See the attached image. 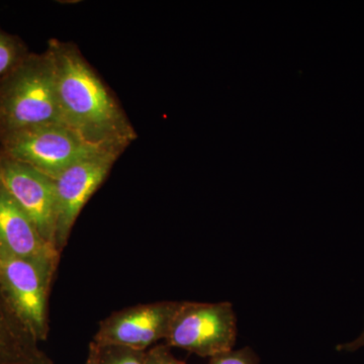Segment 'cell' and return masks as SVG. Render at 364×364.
<instances>
[{
  "mask_svg": "<svg viewBox=\"0 0 364 364\" xmlns=\"http://www.w3.org/2000/svg\"><path fill=\"white\" fill-rule=\"evenodd\" d=\"M47 50L54 62L62 123L90 145L124 152L138 135L111 88L77 45L52 39Z\"/></svg>",
  "mask_w": 364,
  "mask_h": 364,
  "instance_id": "cell-1",
  "label": "cell"
},
{
  "mask_svg": "<svg viewBox=\"0 0 364 364\" xmlns=\"http://www.w3.org/2000/svg\"><path fill=\"white\" fill-rule=\"evenodd\" d=\"M236 314L229 301H182L172 321L166 344L202 358H214L234 349Z\"/></svg>",
  "mask_w": 364,
  "mask_h": 364,
  "instance_id": "cell-4",
  "label": "cell"
},
{
  "mask_svg": "<svg viewBox=\"0 0 364 364\" xmlns=\"http://www.w3.org/2000/svg\"><path fill=\"white\" fill-rule=\"evenodd\" d=\"M0 181L32 220L44 240L57 249L54 179L0 152Z\"/></svg>",
  "mask_w": 364,
  "mask_h": 364,
  "instance_id": "cell-8",
  "label": "cell"
},
{
  "mask_svg": "<svg viewBox=\"0 0 364 364\" xmlns=\"http://www.w3.org/2000/svg\"><path fill=\"white\" fill-rule=\"evenodd\" d=\"M40 343L0 282V364H54Z\"/></svg>",
  "mask_w": 364,
  "mask_h": 364,
  "instance_id": "cell-10",
  "label": "cell"
},
{
  "mask_svg": "<svg viewBox=\"0 0 364 364\" xmlns=\"http://www.w3.org/2000/svg\"><path fill=\"white\" fill-rule=\"evenodd\" d=\"M100 151L104 149L90 145L64 124L26 129L0 139V152L53 179Z\"/></svg>",
  "mask_w": 364,
  "mask_h": 364,
  "instance_id": "cell-3",
  "label": "cell"
},
{
  "mask_svg": "<svg viewBox=\"0 0 364 364\" xmlns=\"http://www.w3.org/2000/svg\"><path fill=\"white\" fill-rule=\"evenodd\" d=\"M208 364H260L259 356L251 347L225 352L210 358Z\"/></svg>",
  "mask_w": 364,
  "mask_h": 364,
  "instance_id": "cell-13",
  "label": "cell"
},
{
  "mask_svg": "<svg viewBox=\"0 0 364 364\" xmlns=\"http://www.w3.org/2000/svg\"><path fill=\"white\" fill-rule=\"evenodd\" d=\"M30 53L18 36L6 32L0 26V76L18 65Z\"/></svg>",
  "mask_w": 364,
  "mask_h": 364,
  "instance_id": "cell-11",
  "label": "cell"
},
{
  "mask_svg": "<svg viewBox=\"0 0 364 364\" xmlns=\"http://www.w3.org/2000/svg\"><path fill=\"white\" fill-rule=\"evenodd\" d=\"M167 344L154 345L146 351V364H186L179 360Z\"/></svg>",
  "mask_w": 364,
  "mask_h": 364,
  "instance_id": "cell-14",
  "label": "cell"
},
{
  "mask_svg": "<svg viewBox=\"0 0 364 364\" xmlns=\"http://www.w3.org/2000/svg\"><path fill=\"white\" fill-rule=\"evenodd\" d=\"M47 124H63L54 62L48 50L31 52L0 76V139Z\"/></svg>",
  "mask_w": 364,
  "mask_h": 364,
  "instance_id": "cell-2",
  "label": "cell"
},
{
  "mask_svg": "<svg viewBox=\"0 0 364 364\" xmlns=\"http://www.w3.org/2000/svg\"><path fill=\"white\" fill-rule=\"evenodd\" d=\"M364 347V329L359 335L358 338L352 340L350 342L347 343L339 344L337 346V350L340 352H354L358 351L359 349L363 348Z\"/></svg>",
  "mask_w": 364,
  "mask_h": 364,
  "instance_id": "cell-15",
  "label": "cell"
},
{
  "mask_svg": "<svg viewBox=\"0 0 364 364\" xmlns=\"http://www.w3.org/2000/svg\"><path fill=\"white\" fill-rule=\"evenodd\" d=\"M0 246L56 273L60 255L0 181Z\"/></svg>",
  "mask_w": 364,
  "mask_h": 364,
  "instance_id": "cell-9",
  "label": "cell"
},
{
  "mask_svg": "<svg viewBox=\"0 0 364 364\" xmlns=\"http://www.w3.org/2000/svg\"><path fill=\"white\" fill-rule=\"evenodd\" d=\"M85 364H98L97 349L93 342H90L87 359H86Z\"/></svg>",
  "mask_w": 364,
  "mask_h": 364,
  "instance_id": "cell-16",
  "label": "cell"
},
{
  "mask_svg": "<svg viewBox=\"0 0 364 364\" xmlns=\"http://www.w3.org/2000/svg\"><path fill=\"white\" fill-rule=\"evenodd\" d=\"M123 152L104 150L72 165L55 178L57 203L56 247L68 243L72 229L83 208L104 183Z\"/></svg>",
  "mask_w": 364,
  "mask_h": 364,
  "instance_id": "cell-6",
  "label": "cell"
},
{
  "mask_svg": "<svg viewBox=\"0 0 364 364\" xmlns=\"http://www.w3.org/2000/svg\"><path fill=\"white\" fill-rule=\"evenodd\" d=\"M181 303L157 301L112 313L100 322L92 342L147 351L160 340H166Z\"/></svg>",
  "mask_w": 364,
  "mask_h": 364,
  "instance_id": "cell-7",
  "label": "cell"
},
{
  "mask_svg": "<svg viewBox=\"0 0 364 364\" xmlns=\"http://www.w3.org/2000/svg\"><path fill=\"white\" fill-rule=\"evenodd\" d=\"M56 273L0 246V282L16 312L40 342L49 336L50 289Z\"/></svg>",
  "mask_w": 364,
  "mask_h": 364,
  "instance_id": "cell-5",
  "label": "cell"
},
{
  "mask_svg": "<svg viewBox=\"0 0 364 364\" xmlns=\"http://www.w3.org/2000/svg\"><path fill=\"white\" fill-rule=\"evenodd\" d=\"M95 346L98 364H146V351L119 345L95 344Z\"/></svg>",
  "mask_w": 364,
  "mask_h": 364,
  "instance_id": "cell-12",
  "label": "cell"
}]
</instances>
